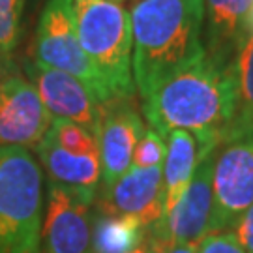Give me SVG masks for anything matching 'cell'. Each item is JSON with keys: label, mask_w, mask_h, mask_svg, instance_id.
Here are the masks:
<instances>
[{"label": "cell", "mask_w": 253, "mask_h": 253, "mask_svg": "<svg viewBox=\"0 0 253 253\" xmlns=\"http://www.w3.org/2000/svg\"><path fill=\"white\" fill-rule=\"evenodd\" d=\"M235 113L236 56L225 60L207 54L143 100L148 126L163 137L172 129L190 131L199 152H212L225 145Z\"/></svg>", "instance_id": "cell-1"}, {"label": "cell", "mask_w": 253, "mask_h": 253, "mask_svg": "<svg viewBox=\"0 0 253 253\" xmlns=\"http://www.w3.org/2000/svg\"><path fill=\"white\" fill-rule=\"evenodd\" d=\"M129 15L131 72L141 100L207 56L203 0H137Z\"/></svg>", "instance_id": "cell-2"}, {"label": "cell", "mask_w": 253, "mask_h": 253, "mask_svg": "<svg viewBox=\"0 0 253 253\" xmlns=\"http://www.w3.org/2000/svg\"><path fill=\"white\" fill-rule=\"evenodd\" d=\"M43 225V171L23 146H0V253H36Z\"/></svg>", "instance_id": "cell-3"}, {"label": "cell", "mask_w": 253, "mask_h": 253, "mask_svg": "<svg viewBox=\"0 0 253 253\" xmlns=\"http://www.w3.org/2000/svg\"><path fill=\"white\" fill-rule=\"evenodd\" d=\"M77 38L113 98H133L131 15L111 0H72Z\"/></svg>", "instance_id": "cell-4"}, {"label": "cell", "mask_w": 253, "mask_h": 253, "mask_svg": "<svg viewBox=\"0 0 253 253\" xmlns=\"http://www.w3.org/2000/svg\"><path fill=\"white\" fill-rule=\"evenodd\" d=\"M32 53L36 62L77 77L105 105L113 98L107 83L84 54L73 17L72 0H47L36 28Z\"/></svg>", "instance_id": "cell-5"}, {"label": "cell", "mask_w": 253, "mask_h": 253, "mask_svg": "<svg viewBox=\"0 0 253 253\" xmlns=\"http://www.w3.org/2000/svg\"><path fill=\"white\" fill-rule=\"evenodd\" d=\"M253 205V133L219 146L212 171L210 233L235 229Z\"/></svg>", "instance_id": "cell-6"}, {"label": "cell", "mask_w": 253, "mask_h": 253, "mask_svg": "<svg viewBox=\"0 0 253 253\" xmlns=\"http://www.w3.org/2000/svg\"><path fill=\"white\" fill-rule=\"evenodd\" d=\"M212 152H199L197 167L188 190L167 216L148 229V236L165 244H199L210 235L212 223Z\"/></svg>", "instance_id": "cell-7"}, {"label": "cell", "mask_w": 253, "mask_h": 253, "mask_svg": "<svg viewBox=\"0 0 253 253\" xmlns=\"http://www.w3.org/2000/svg\"><path fill=\"white\" fill-rule=\"evenodd\" d=\"M23 70L25 77L36 86L51 117L75 122L98 139L103 103L86 88V84L70 73L43 66L36 60H25Z\"/></svg>", "instance_id": "cell-8"}, {"label": "cell", "mask_w": 253, "mask_h": 253, "mask_svg": "<svg viewBox=\"0 0 253 253\" xmlns=\"http://www.w3.org/2000/svg\"><path fill=\"white\" fill-rule=\"evenodd\" d=\"M53 117L36 86L13 72L0 84V146L36 148L51 127Z\"/></svg>", "instance_id": "cell-9"}, {"label": "cell", "mask_w": 253, "mask_h": 253, "mask_svg": "<svg viewBox=\"0 0 253 253\" xmlns=\"http://www.w3.org/2000/svg\"><path fill=\"white\" fill-rule=\"evenodd\" d=\"M47 205L42 225L45 253H94L90 205L54 182H47Z\"/></svg>", "instance_id": "cell-10"}, {"label": "cell", "mask_w": 253, "mask_h": 253, "mask_svg": "<svg viewBox=\"0 0 253 253\" xmlns=\"http://www.w3.org/2000/svg\"><path fill=\"white\" fill-rule=\"evenodd\" d=\"M143 133V113L133 98H117L103 105L98 133L103 186L115 182L131 167V158Z\"/></svg>", "instance_id": "cell-11"}, {"label": "cell", "mask_w": 253, "mask_h": 253, "mask_svg": "<svg viewBox=\"0 0 253 253\" xmlns=\"http://www.w3.org/2000/svg\"><path fill=\"white\" fill-rule=\"evenodd\" d=\"M163 165L148 169L129 167L115 182L103 186L98 210L133 216L150 229L163 217Z\"/></svg>", "instance_id": "cell-12"}, {"label": "cell", "mask_w": 253, "mask_h": 253, "mask_svg": "<svg viewBox=\"0 0 253 253\" xmlns=\"http://www.w3.org/2000/svg\"><path fill=\"white\" fill-rule=\"evenodd\" d=\"M34 150L45 169L49 182L72 190L88 205L94 203L101 180L100 154L68 152L47 137H43Z\"/></svg>", "instance_id": "cell-13"}, {"label": "cell", "mask_w": 253, "mask_h": 253, "mask_svg": "<svg viewBox=\"0 0 253 253\" xmlns=\"http://www.w3.org/2000/svg\"><path fill=\"white\" fill-rule=\"evenodd\" d=\"M203 40L207 54L231 60L252 30L250 15L253 0H203Z\"/></svg>", "instance_id": "cell-14"}, {"label": "cell", "mask_w": 253, "mask_h": 253, "mask_svg": "<svg viewBox=\"0 0 253 253\" xmlns=\"http://www.w3.org/2000/svg\"><path fill=\"white\" fill-rule=\"evenodd\" d=\"M167 154L163 162V216L171 212L188 190L199 160V145L186 129H172L165 137Z\"/></svg>", "instance_id": "cell-15"}, {"label": "cell", "mask_w": 253, "mask_h": 253, "mask_svg": "<svg viewBox=\"0 0 253 253\" xmlns=\"http://www.w3.org/2000/svg\"><path fill=\"white\" fill-rule=\"evenodd\" d=\"M148 229L141 219L124 214L96 212L92 221L94 253H131L146 240Z\"/></svg>", "instance_id": "cell-16"}, {"label": "cell", "mask_w": 253, "mask_h": 253, "mask_svg": "<svg viewBox=\"0 0 253 253\" xmlns=\"http://www.w3.org/2000/svg\"><path fill=\"white\" fill-rule=\"evenodd\" d=\"M253 133V30L236 53V113L229 141Z\"/></svg>", "instance_id": "cell-17"}, {"label": "cell", "mask_w": 253, "mask_h": 253, "mask_svg": "<svg viewBox=\"0 0 253 253\" xmlns=\"http://www.w3.org/2000/svg\"><path fill=\"white\" fill-rule=\"evenodd\" d=\"M47 139H51L54 145L75 154H100L98 139L92 135L88 129L83 126L64 120V118H53L51 127L47 131Z\"/></svg>", "instance_id": "cell-18"}, {"label": "cell", "mask_w": 253, "mask_h": 253, "mask_svg": "<svg viewBox=\"0 0 253 253\" xmlns=\"http://www.w3.org/2000/svg\"><path fill=\"white\" fill-rule=\"evenodd\" d=\"M27 0H0V51L11 54L21 36V21Z\"/></svg>", "instance_id": "cell-19"}, {"label": "cell", "mask_w": 253, "mask_h": 253, "mask_svg": "<svg viewBox=\"0 0 253 253\" xmlns=\"http://www.w3.org/2000/svg\"><path fill=\"white\" fill-rule=\"evenodd\" d=\"M165 154H167L165 137L150 127L143 133V137L137 143L133 158H131V167H139V169L162 167L165 162Z\"/></svg>", "instance_id": "cell-20"}, {"label": "cell", "mask_w": 253, "mask_h": 253, "mask_svg": "<svg viewBox=\"0 0 253 253\" xmlns=\"http://www.w3.org/2000/svg\"><path fill=\"white\" fill-rule=\"evenodd\" d=\"M197 253H248L242 248L235 231H219V233H210L199 244Z\"/></svg>", "instance_id": "cell-21"}, {"label": "cell", "mask_w": 253, "mask_h": 253, "mask_svg": "<svg viewBox=\"0 0 253 253\" xmlns=\"http://www.w3.org/2000/svg\"><path fill=\"white\" fill-rule=\"evenodd\" d=\"M236 236L240 240V244L248 253H253V205L244 212V216L238 219L235 227Z\"/></svg>", "instance_id": "cell-22"}, {"label": "cell", "mask_w": 253, "mask_h": 253, "mask_svg": "<svg viewBox=\"0 0 253 253\" xmlns=\"http://www.w3.org/2000/svg\"><path fill=\"white\" fill-rule=\"evenodd\" d=\"M165 246H167L165 242H162V240H156V238H152V236L146 235L145 242L139 246L137 250H133L131 253H163Z\"/></svg>", "instance_id": "cell-23"}, {"label": "cell", "mask_w": 253, "mask_h": 253, "mask_svg": "<svg viewBox=\"0 0 253 253\" xmlns=\"http://www.w3.org/2000/svg\"><path fill=\"white\" fill-rule=\"evenodd\" d=\"M13 72H17V66L13 62L11 54L0 51V84H2V81H4L6 77H9Z\"/></svg>", "instance_id": "cell-24"}, {"label": "cell", "mask_w": 253, "mask_h": 253, "mask_svg": "<svg viewBox=\"0 0 253 253\" xmlns=\"http://www.w3.org/2000/svg\"><path fill=\"white\" fill-rule=\"evenodd\" d=\"M163 253H197V244H167Z\"/></svg>", "instance_id": "cell-25"}, {"label": "cell", "mask_w": 253, "mask_h": 253, "mask_svg": "<svg viewBox=\"0 0 253 253\" xmlns=\"http://www.w3.org/2000/svg\"><path fill=\"white\" fill-rule=\"evenodd\" d=\"M250 25H252V30H253V9H252V15H250Z\"/></svg>", "instance_id": "cell-26"}, {"label": "cell", "mask_w": 253, "mask_h": 253, "mask_svg": "<svg viewBox=\"0 0 253 253\" xmlns=\"http://www.w3.org/2000/svg\"><path fill=\"white\" fill-rule=\"evenodd\" d=\"M111 2H118V4H120V2H124V0H111Z\"/></svg>", "instance_id": "cell-27"}]
</instances>
